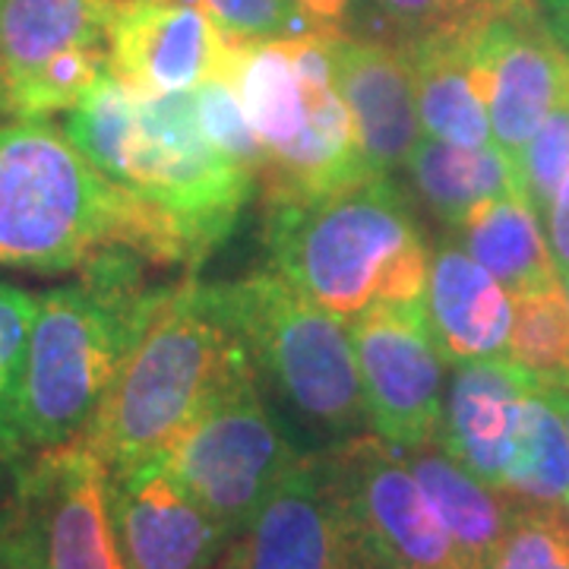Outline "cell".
Instances as JSON below:
<instances>
[{
	"label": "cell",
	"instance_id": "obj_25",
	"mask_svg": "<svg viewBox=\"0 0 569 569\" xmlns=\"http://www.w3.org/2000/svg\"><path fill=\"white\" fill-rule=\"evenodd\" d=\"M507 355L538 383L569 380V298L563 282L512 298Z\"/></svg>",
	"mask_w": 569,
	"mask_h": 569
},
{
	"label": "cell",
	"instance_id": "obj_21",
	"mask_svg": "<svg viewBox=\"0 0 569 569\" xmlns=\"http://www.w3.org/2000/svg\"><path fill=\"white\" fill-rule=\"evenodd\" d=\"M459 244L488 269L512 298L548 291L563 282L550 241L541 231V216L526 193H507L478 206L456 228Z\"/></svg>",
	"mask_w": 569,
	"mask_h": 569
},
{
	"label": "cell",
	"instance_id": "obj_39",
	"mask_svg": "<svg viewBox=\"0 0 569 569\" xmlns=\"http://www.w3.org/2000/svg\"><path fill=\"white\" fill-rule=\"evenodd\" d=\"M560 279H563V291H567V298H569V272H563Z\"/></svg>",
	"mask_w": 569,
	"mask_h": 569
},
{
	"label": "cell",
	"instance_id": "obj_18",
	"mask_svg": "<svg viewBox=\"0 0 569 569\" xmlns=\"http://www.w3.org/2000/svg\"><path fill=\"white\" fill-rule=\"evenodd\" d=\"M471 22L399 44L411 61L418 118L427 137L456 146H490L493 133L485 86L471 54Z\"/></svg>",
	"mask_w": 569,
	"mask_h": 569
},
{
	"label": "cell",
	"instance_id": "obj_1",
	"mask_svg": "<svg viewBox=\"0 0 569 569\" xmlns=\"http://www.w3.org/2000/svg\"><path fill=\"white\" fill-rule=\"evenodd\" d=\"M63 130L152 219L171 266L203 263L260 183L206 137L193 89L149 96L104 70Z\"/></svg>",
	"mask_w": 569,
	"mask_h": 569
},
{
	"label": "cell",
	"instance_id": "obj_14",
	"mask_svg": "<svg viewBox=\"0 0 569 569\" xmlns=\"http://www.w3.org/2000/svg\"><path fill=\"white\" fill-rule=\"evenodd\" d=\"M222 569H365L320 456H305L276 488Z\"/></svg>",
	"mask_w": 569,
	"mask_h": 569
},
{
	"label": "cell",
	"instance_id": "obj_24",
	"mask_svg": "<svg viewBox=\"0 0 569 569\" xmlns=\"http://www.w3.org/2000/svg\"><path fill=\"white\" fill-rule=\"evenodd\" d=\"M503 493L522 507L545 509H560L569 493V433L538 387L522 408Z\"/></svg>",
	"mask_w": 569,
	"mask_h": 569
},
{
	"label": "cell",
	"instance_id": "obj_29",
	"mask_svg": "<svg viewBox=\"0 0 569 569\" xmlns=\"http://www.w3.org/2000/svg\"><path fill=\"white\" fill-rule=\"evenodd\" d=\"M36 305H39V295L0 282V440L13 449H22L13 433V408H17L29 329L36 320Z\"/></svg>",
	"mask_w": 569,
	"mask_h": 569
},
{
	"label": "cell",
	"instance_id": "obj_8",
	"mask_svg": "<svg viewBox=\"0 0 569 569\" xmlns=\"http://www.w3.org/2000/svg\"><path fill=\"white\" fill-rule=\"evenodd\" d=\"M320 459L365 569H462L402 449L355 433Z\"/></svg>",
	"mask_w": 569,
	"mask_h": 569
},
{
	"label": "cell",
	"instance_id": "obj_2",
	"mask_svg": "<svg viewBox=\"0 0 569 569\" xmlns=\"http://www.w3.org/2000/svg\"><path fill=\"white\" fill-rule=\"evenodd\" d=\"M146 263L130 247H111L82 266L80 284L39 295L13 408L22 449L86 437L127 351L174 291V284L149 288Z\"/></svg>",
	"mask_w": 569,
	"mask_h": 569
},
{
	"label": "cell",
	"instance_id": "obj_38",
	"mask_svg": "<svg viewBox=\"0 0 569 569\" xmlns=\"http://www.w3.org/2000/svg\"><path fill=\"white\" fill-rule=\"evenodd\" d=\"M0 114H13V104H10V89H7L3 73H0Z\"/></svg>",
	"mask_w": 569,
	"mask_h": 569
},
{
	"label": "cell",
	"instance_id": "obj_33",
	"mask_svg": "<svg viewBox=\"0 0 569 569\" xmlns=\"http://www.w3.org/2000/svg\"><path fill=\"white\" fill-rule=\"evenodd\" d=\"M22 449L7 447L0 440V531L7 529L17 512H20V490H22Z\"/></svg>",
	"mask_w": 569,
	"mask_h": 569
},
{
	"label": "cell",
	"instance_id": "obj_22",
	"mask_svg": "<svg viewBox=\"0 0 569 569\" xmlns=\"http://www.w3.org/2000/svg\"><path fill=\"white\" fill-rule=\"evenodd\" d=\"M406 168L427 209L452 231L478 206L507 193H526L516 164L509 162L497 142L456 146V142L421 137L411 149Z\"/></svg>",
	"mask_w": 569,
	"mask_h": 569
},
{
	"label": "cell",
	"instance_id": "obj_7",
	"mask_svg": "<svg viewBox=\"0 0 569 569\" xmlns=\"http://www.w3.org/2000/svg\"><path fill=\"white\" fill-rule=\"evenodd\" d=\"M301 459L305 452L269 415L257 373L224 389L159 456L164 471L231 538L253 522Z\"/></svg>",
	"mask_w": 569,
	"mask_h": 569
},
{
	"label": "cell",
	"instance_id": "obj_30",
	"mask_svg": "<svg viewBox=\"0 0 569 569\" xmlns=\"http://www.w3.org/2000/svg\"><path fill=\"white\" fill-rule=\"evenodd\" d=\"M497 0H373L380 39L411 41L466 26L490 10Z\"/></svg>",
	"mask_w": 569,
	"mask_h": 569
},
{
	"label": "cell",
	"instance_id": "obj_27",
	"mask_svg": "<svg viewBox=\"0 0 569 569\" xmlns=\"http://www.w3.org/2000/svg\"><path fill=\"white\" fill-rule=\"evenodd\" d=\"M485 569H569L567 512L519 507Z\"/></svg>",
	"mask_w": 569,
	"mask_h": 569
},
{
	"label": "cell",
	"instance_id": "obj_6",
	"mask_svg": "<svg viewBox=\"0 0 569 569\" xmlns=\"http://www.w3.org/2000/svg\"><path fill=\"white\" fill-rule=\"evenodd\" d=\"M222 305L247 351L305 421L332 443L367 427L365 387L351 329L313 305L276 269L219 284Z\"/></svg>",
	"mask_w": 569,
	"mask_h": 569
},
{
	"label": "cell",
	"instance_id": "obj_26",
	"mask_svg": "<svg viewBox=\"0 0 569 569\" xmlns=\"http://www.w3.org/2000/svg\"><path fill=\"white\" fill-rule=\"evenodd\" d=\"M193 102H197V118L209 140L222 149L228 159L244 164L247 171L263 174L266 146L257 137L253 123L247 118L244 102L228 77H209L200 86H193Z\"/></svg>",
	"mask_w": 569,
	"mask_h": 569
},
{
	"label": "cell",
	"instance_id": "obj_17",
	"mask_svg": "<svg viewBox=\"0 0 569 569\" xmlns=\"http://www.w3.org/2000/svg\"><path fill=\"white\" fill-rule=\"evenodd\" d=\"M425 313L449 365L507 355L512 295L462 244L447 241L430 253Z\"/></svg>",
	"mask_w": 569,
	"mask_h": 569
},
{
	"label": "cell",
	"instance_id": "obj_31",
	"mask_svg": "<svg viewBox=\"0 0 569 569\" xmlns=\"http://www.w3.org/2000/svg\"><path fill=\"white\" fill-rule=\"evenodd\" d=\"M206 10L231 41H269L307 36L288 0H187Z\"/></svg>",
	"mask_w": 569,
	"mask_h": 569
},
{
	"label": "cell",
	"instance_id": "obj_5",
	"mask_svg": "<svg viewBox=\"0 0 569 569\" xmlns=\"http://www.w3.org/2000/svg\"><path fill=\"white\" fill-rule=\"evenodd\" d=\"M263 241L269 269L342 323L377 305L425 301L430 250L389 174L305 203H263Z\"/></svg>",
	"mask_w": 569,
	"mask_h": 569
},
{
	"label": "cell",
	"instance_id": "obj_23",
	"mask_svg": "<svg viewBox=\"0 0 569 569\" xmlns=\"http://www.w3.org/2000/svg\"><path fill=\"white\" fill-rule=\"evenodd\" d=\"M224 77L234 82L266 159L282 152L307 123V82L291 39L234 41Z\"/></svg>",
	"mask_w": 569,
	"mask_h": 569
},
{
	"label": "cell",
	"instance_id": "obj_37",
	"mask_svg": "<svg viewBox=\"0 0 569 569\" xmlns=\"http://www.w3.org/2000/svg\"><path fill=\"white\" fill-rule=\"evenodd\" d=\"M538 389L548 396L550 406L557 408V415L563 418V427L569 433V380H563V383H538Z\"/></svg>",
	"mask_w": 569,
	"mask_h": 569
},
{
	"label": "cell",
	"instance_id": "obj_40",
	"mask_svg": "<svg viewBox=\"0 0 569 569\" xmlns=\"http://www.w3.org/2000/svg\"><path fill=\"white\" fill-rule=\"evenodd\" d=\"M563 512H567V519H569V493H567V500H563Z\"/></svg>",
	"mask_w": 569,
	"mask_h": 569
},
{
	"label": "cell",
	"instance_id": "obj_35",
	"mask_svg": "<svg viewBox=\"0 0 569 569\" xmlns=\"http://www.w3.org/2000/svg\"><path fill=\"white\" fill-rule=\"evenodd\" d=\"M545 222H548V241L550 250H553V260H557V269L563 276V272H569V174L560 183Z\"/></svg>",
	"mask_w": 569,
	"mask_h": 569
},
{
	"label": "cell",
	"instance_id": "obj_28",
	"mask_svg": "<svg viewBox=\"0 0 569 569\" xmlns=\"http://www.w3.org/2000/svg\"><path fill=\"white\" fill-rule=\"evenodd\" d=\"M569 174V82L563 96L548 111V118L535 130L519 159V181L541 219H548V209Z\"/></svg>",
	"mask_w": 569,
	"mask_h": 569
},
{
	"label": "cell",
	"instance_id": "obj_13",
	"mask_svg": "<svg viewBox=\"0 0 569 569\" xmlns=\"http://www.w3.org/2000/svg\"><path fill=\"white\" fill-rule=\"evenodd\" d=\"M104 493L127 569H216L234 541L159 459L108 471Z\"/></svg>",
	"mask_w": 569,
	"mask_h": 569
},
{
	"label": "cell",
	"instance_id": "obj_16",
	"mask_svg": "<svg viewBox=\"0 0 569 569\" xmlns=\"http://www.w3.org/2000/svg\"><path fill=\"white\" fill-rule=\"evenodd\" d=\"M538 387L509 355L452 365L437 447L488 488L503 490L526 399Z\"/></svg>",
	"mask_w": 569,
	"mask_h": 569
},
{
	"label": "cell",
	"instance_id": "obj_36",
	"mask_svg": "<svg viewBox=\"0 0 569 569\" xmlns=\"http://www.w3.org/2000/svg\"><path fill=\"white\" fill-rule=\"evenodd\" d=\"M535 3L553 32V39L560 41V48L569 54V0H535Z\"/></svg>",
	"mask_w": 569,
	"mask_h": 569
},
{
	"label": "cell",
	"instance_id": "obj_32",
	"mask_svg": "<svg viewBox=\"0 0 569 569\" xmlns=\"http://www.w3.org/2000/svg\"><path fill=\"white\" fill-rule=\"evenodd\" d=\"M298 20L305 22L313 36H367V29L377 26L373 0H288Z\"/></svg>",
	"mask_w": 569,
	"mask_h": 569
},
{
	"label": "cell",
	"instance_id": "obj_20",
	"mask_svg": "<svg viewBox=\"0 0 569 569\" xmlns=\"http://www.w3.org/2000/svg\"><path fill=\"white\" fill-rule=\"evenodd\" d=\"M114 0H0V73L10 96L48 63L108 48Z\"/></svg>",
	"mask_w": 569,
	"mask_h": 569
},
{
	"label": "cell",
	"instance_id": "obj_12",
	"mask_svg": "<svg viewBox=\"0 0 569 569\" xmlns=\"http://www.w3.org/2000/svg\"><path fill=\"white\" fill-rule=\"evenodd\" d=\"M234 41L187 0H114L108 73L137 92H183L222 77Z\"/></svg>",
	"mask_w": 569,
	"mask_h": 569
},
{
	"label": "cell",
	"instance_id": "obj_11",
	"mask_svg": "<svg viewBox=\"0 0 569 569\" xmlns=\"http://www.w3.org/2000/svg\"><path fill=\"white\" fill-rule=\"evenodd\" d=\"M108 471L82 440L26 462L20 522L44 569H127L108 516Z\"/></svg>",
	"mask_w": 569,
	"mask_h": 569
},
{
	"label": "cell",
	"instance_id": "obj_4",
	"mask_svg": "<svg viewBox=\"0 0 569 569\" xmlns=\"http://www.w3.org/2000/svg\"><path fill=\"white\" fill-rule=\"evenodd\" d=\"M111 247L168 266L152 219L67 130L41 118L0 123V266L54 276Z\"/></svg>",
	"mask_w": 569,
	"mask_h": 569
},
{
	"label": "cell",
	"instance_id": "obj_19",
	"mask_svg": "<svg viewBox=\"0 0 569 569\" xmlns=\"http://www.w3.org/2000/svg\"><path fill=\"white\" fill-rule=\"evenodd\" d=\"M408 468L443 526L462 569H485L522 503L488 488L437 443L406 452Z\"/></svg>",
	"mask_w": 569,
	"mask_h": 569
},
{
	"label": "cell",
	"instance_id": "obj_9",
	"mask_svg": "<svg viewBox=\"0 0 569 569\" xmlns=\"http://www.w3.org/2000/svg\"><path fill=\"white\" fill-rule=\"evenodd\" d=\"M348 329L365 387L367 430L402 452L437 443L447 358L427 326L425 301L370 307Z\"/></svg>",
	"mask_w": 569,
	"mask_h": 569
},
{
	"label": "cell",
	"instance_id": "obj_10",
	"mask_svg": "<svg viewBox=\"0 0 569 569\" xmlns=\"http://www.w3.org/2000/svg\"><path fill=\"white\" fill-rule=\"evenodd\" d=\"M471 54L488 99L490 133L519 171V159L563 96L569 54L535 0H497L471 22Z\"/></svg>",
	"mask_w": 569,
	"mask_h": 569
},
{
	"label": "cell",
	"instance_id": "obj_15",
	"mask_svg": "<svg viewBox=\"0 0 569 569\" xmlns=\"http://www.w3.org/2000/svg\"><path fill=\"white\" fill-rule=\"evenodd\" d=\"M329 51L370 171L392 174L425 137L406 48L389 39L342 36L329 39Z\"/></svg>",
	"mask_w": 569,
	"mask_h": 569
},
{
	"label": "cell",
	"instance_id": "obj_3",
	"mask_svg": "<svg viewBox=\"0 0 569 569\" xmlns=\"http://www.w3.org/2000/svg\"><path fill=\"white\" fill-rule=\"evenodd\" d=\"M250 373L257 365L224 310L219 284L187 279L174 284L127 351L82 443L108 471L152 462L209 402Z\"/></svg>",
	"mask_w": 569,
	"mask_h": 569
},
{
	"label": "cell",
	"instance_id": "obj_34",
	"mask_svg": "<svg viewBox=\"0 0 569 569\" xmlns=\"http://www.w3.org/2000/svg\"><path fill=\"white\" fill-rule=\"evenodd\" d=\"M0 569H44L39 550L20 522V512L7 529L0 531Z\"/></svg>",
	"mask_w": 569,
	"mask_h": 569
}]
</instances>
